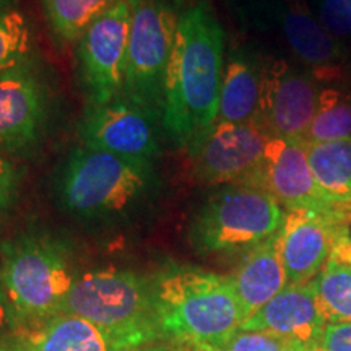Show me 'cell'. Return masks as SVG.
<instances>
[{"instance_id": "1", "label": "cell", "mask_w": 351, "mask_h": 351, "mask_svg": "<svg viewBox=\"0 0 351 351\" xmlns=\"http://www.w3.org/2000/svg\"><path fill=\"white\" fill-rule=\"evenodd\" d=\"M225 33L208 0L184 8L163 86L161 119L179 145L191 147L218 117Z\"/></svg>"}, {"instance_id": "2", "label": "cell", "mask_w": 351, "mask_h": 351, "mask_svg": "<svg viewBox=\"0 0 351 351\" xmlns=\"http://www.w3.org/2000/svg\"><path fill=\"white\" fill-rule=\"evenodd\" d=\"M156 317L165 340L221 351L244 324L231 276L174 267L153 278Z\"/></svg>"}, {"instance_id": "3", "label": "cell", "mask_w": 351, "mask_h": 351, "mask_svg": "<svg viewBox=\"0 0 351 351\" xmlns=\"http://www.w3.org/2000/svg\"><path fill=\"white\" fill-rule=\"evenodd\" d=\"M77 278L62 241L49 234H23L0 252V285L16 327L29 330L62 313Z\"/></svg>"}, {"instance_id": "4", "label": "cell", "mask_w": 351, "mask_h": 351, "mask_svg": "<svg viewBox=\"0 0 351 351\" xmlns=\"http://www.w3.org/2000/svg\"><path fill=\"white\" fill-rule=\"evenodd\" d=\"M152 161L82 147L60 173V199L70 213L101 218L124 213L152 191Z\"/></svg>"}, {"instance_id": "5", "label": "cell", "mask_w": 351, "mask_h": 351, "mask_svg": "<svg viewBox=\"0 0 351 351\" xmlns=\"http://www.w3.org/2000/svg\"><path fill=\"white\" fill-rule=\"evenodd\" d=\"M285 210L269 192L251 184H228L205 202L191 226L192 245L202 254L249 252L282 230Z\"/></svg>"}, {"instance_id": "6", "label": "cell", "mask_w": 351, "mask_h": 351, "mask_svg": "<svg viewBox=\"0 0 351 351\" xmlns=\"http://www.w3.org/2000/svg\"><path fill=\"white\" fill-rule=\"evenodd\" d=\"M60 314H75L138 345L165 340L156 317L153 280L134 271L106 269L77 278Z\"/></svg>"}, {"instance_id": "7", "label": "cell", "mask_w": 351, "mask_h": 351, "mask_svg": "<svg viewBox=\"0 0 351 351\" xmlns=\"http://www.w3.org/2000/svg\"><path fill=\"white\" fill-rule=\"evenodd\" d=\"M130 32L122 96L152 114L163 109L165 75L182 12L179 0H129Z\"/></svg>"}, {"instance_id": "8", "label": "cell", "mask_w": 351, "mask_h": 351, "mask_svg": "<svg viewBox=\"0 0 351 351\" xmlns=\"http://www.w3.org/2000/svg\"><path fill=\"white\" fill-rule=\"evenodd\" d=\"M51 104L46 73L33 56L0 70V153L26 156L34 152L46 132Z\"/></svg>"}, {"instance_id": "9", "label": "cell", "mask_w": 351, "mask_h": 351, "mask_svg": "<svg viewBox=\"0 0 351 351\" xmlns=\"http://www.w3.org/2000/svg\"><path fill=\"white\" fill-rule=\"evenodd\" d=\"M269 140L258 119L243 124L217 121L189 147L197 178L212 186L251 184Z\"/></svg>"}, {"instance_id": "10", "label": "cell", "mask_w": 351, "mask_h": 351, "mask_svg": "<svg viewBox=\"0 0 351 351\" xmlns=\"http://www.w3.org/2000/svg\"><path fill=\"white\" fill-rule=\"evenodd\" d=\"M130 2L119 0L77 43L78 72L90 104H106L124 91Z\"/></svg>"}, {"instance_id": "11", "label": "cell", "mask_w": 351, "mask_h": 351, "mask_svg": "<svg viewBox=\"0 0 351 351\" xmlns=\"http://www.w3.org/2000/svg\"><path fill=\"white\" fill-rule=\"evenodd\" d=\"M309 72L285 60H271L262 70L258 117L270 137L304 140L313 124L320 90Z\"/></svg>"}, {"instance_id": "12", "label": "cell", "mask_w": 351, "mask_h": 351, "mask_svg": "<svg viewBox=\"0 0 351 351\" xmlns=\"http://www.w3.org/2000/svg\"><path fill=\"white\" fill-rule=\"evenodd\" d=\"M153 116L125 96L106 104H90L80 127L83 145L132 160L152 161L160 153Z\"/></svg>"}, {"instance_id": "13", "label": "cell", "mask_w": 351, "mask_h": 351, "mask_svg": "<svg viewBox=\"0 0 351 351\" xmlns=\"http://www.w3.org/2000/svg\"><path fill=\"white\" fill-rule=\"evenodd\" d=\"M251 186L274 197L287 210H332L320 194L304 140L270 137L262 165Z\"/></svg>"}, {"instance_id": "14", "label": "cell", "mask_w": 351, "mask_h": 351, "mask_svg": "<svg viewBox=\"0 0 351 351\" xmlns=\"http://www.w3.org/2000/svg\"><path fill=\"white\" fill-rule=\"evenodd\" d=\"M337 210H288L278 231L280 254L288 285L311 283L330 258Z\"/></svg>"}, {"instance_id": "15", "label": "cell", "mask_w": 351, "mask_h": 351, "mask_svg": "<svg viewBox=\"0 0 351 351\" xmlns=\"http://www.w3.org/2000/svg\"><path fill=\"white\" fill-rule=\"evenodd\" d=\"M327 326L317 291L311 282L288 285L245 320L239 330L271 333L307 351L319 343Z\"/></svg>"}, {"instance_id": "16", "label": "cell", "mask_w": 351, "mask_h": 351, "mask_svg": "<svg viewBox=\"0 0 351 351\" xmlns=\"http://www.w3.org/2000/svg\"><path fill=\"white\" fill-rule=\"evenodd\" d=\"M280 21L291 51L315 80H341L346 65L341 44L324 28L306 0H282Z\"/></svg>"}, {"instance_id": "17", "label": "cell", "mask_w": 351, "mask_h": 351, "mask_svg": "<svg viewBox=\"0 0 351 351\" xmlns=\"http://www.w3.org/2000/svg\"><path fill=\"white\" fill-rule=\"evenodd\" d=\"M21 351H127L140 346L130 337L75 314H59L23 332Z\"/></svg>"}, {"instance_id": "18", "label": "cell", "mask_w": 351, "mask_h": 351, "mask_svg": "<svg viewBox=\"0 0 351 351\" xmlns=\"http://www.w3.org/2000/svg\"><path fill=\"white\" fill-rule=\"evenodd\" d=\"M244 322L288 287V276L280 254L278 232L274 238L245 252L231 275Z\"/></svg>"}, {"instance_id": "19", "label": "cell", "mask_w": 351, "mask_h": 351, "mask_svg": "<svg viewBox=\"0 0 351 351\" xmlns=\"http://www.w3.org/2000/svg\"><path fill=\"white\" fill-rule=\"evenodd\" d=\"M307 156L326 204L351 212V138L307 143Z\"/></svg>"}, {"instance_id": "20", "label": "cell", "mask_w": 351, "mask_h": 351, "mask_svg": "<svg viewBox=\"0 0 351 351\" xmlns=\"http://www.w3.org/2000/svg\"><path fill=\"white\" fill-rule=\"evenodd\" d=\"M262 72L244 59H231L223 72L218 99V122L256 121L261 109Z\"/></svg>"}, {"instance_id": "21", "label": "cell", "mask_w": 351, "mask_h": 351, "mask_svg": "<svg viewBox=\"0 0 351 351\" xmlns=\"http://www.w3.org/2000/svg\"><path fill=\"white\" fill-rule=\"evenodd\" d=\"M119 0H41L54 36L65 44L78 43L83 33Z\"/></svg>"}, {"instance_id": "22", "label": "cell", "mask_w": 351, "mask_h": 351, "mask_svg": "<svg viewBox=\"0 0 351 351\" xmlns=\"http://www.w3.org/2000/svg\"><path fill=\"white\" fill-rule=\"evenodd\" d=\"M351 138V93L337 86L320 90L317 111L306 135V143Z\"/></svg>"}, {"instance_id": "23", "label": "cell", "mask_w": 351, "mask_h": 351, "mask_svg": "<svg viewBox=\"0 0 351 351\" xmlns=\"http://www.w3.org/2000/svg\"><path fill=\"white\" fill-rule=\"evenodd\" d=\"M313 285L327 324L351 322V263L328 258Z\"/></svg>"}, {"instance_id": "24", "label": "cell", "mask_w": 351, "mask_h": 351, "mask_svg": "<svg viewBox=\"0 0 351 351\" xmlns=\"http://www.w3.org/2000/svg\"><path fill=\"white\" fill-rule=\"evenodd\" d=\"M33 33L21 0H0V70L32 56Z\"/></svg>"}, {"instance_id": "25", "label": "cell", "mask_w": 351, "mask_h": 351, "mask_svg": "<svg viewBox=\"0 0 351 351\" xmlns=\"http://www.w3.org/2000/svg\"><path fill=\"white\" fill-rule=\"evenodd\" d=\"M221 351H304L291 341L267 332L238 330Z\"/></svg>"}, {"instance_id": "26", "label": "cell", "mask_w": 351, "mask_h": 351, "mask_svg": "<svg viewBox=\"0 0 351 351\" xmlns=\"http://www.w3.org/2000/svg\"><path fill=\"white\" fill-rule=\"evenodd\" d=\"M317 19L335 39L351 38V0H317Z\"/></svg>"}, {"instance_id": "27", "label": "cell", "mask_w": 351, "mask_h": 351, "mask_svg": "<svg viewBox=\"0 0 351 351\" xmlns=\"http://www.w3.org/2000/svg\"><path fill=\"white\" fill-rule=\"evenodd\" d=\"M20 171L10 158L0 153V213H5L15 204L20 191Z\"/></svg>"}, {"instance_id": "28", "label": "cell", "mask_w": 351, "mask_h": 351, "mask_svg": "<svg viewBox=\"0 0 351 351\" xmlns=\"http://www.w3.org/2000/svg\"><path fill=\"white\" fill-rule=\"evenodd\" d=\"M307 351H351V322L328 324L319 343Z\"/></svg>"}, {"instance_id": "29", "label": "cell", "mask_w": 351, "mask_h": 351, "mask_svg": "<svg viewBox=\"0 0 351 351\" xmlns=\"http://www.w3.org/2000/svg\"><path fill=\"white\" fill-rule=\"evenodd\" d=\"M330 258L351 263V212H340L339 215Z\"/></svg>"}, {"instance_id": "30", "label": "cell", "mask_w": 351, "mask_h": 351, "mask_svg": "<svg viewBox=\"0 0 351 351\" xmlns=\"http://www.w3.org/2000/svg\"><path fill=\"white\" fill-rule=\"evenodd\" d=\"M12 328H16L15 315L12 313V307L8 304V300L3 293L2 285H0V335Z\"/></svg>"}, {"instance_id": "31", "label": "cell", "mask_w": 351, "mask_h": 351, "mask_svg": "<svg viewBox=\"0 0 351 351\" xmlns=\"http://www.w3.org/2000/svg\"><path fill=\"white\" fill-rule=\"evenodd\" d=\"M127 351H189V346L176 343L173 340H156L152 343H145Z\"/></svg>"}, {"instance_id": "32", "label": "cell", "mask_w": 351, "mask_h": 351, "mask_svg": "<svg viewBox=\"0 0 351 351\" xmlns=\"http://www.w3.org/2000/svg\"><path fill=\"white\" fill-rule=\"evenodd\" d=\"M0 351H21L19 345L16 346H8V345H2L0 343Z\"/></svg>"}, {"instance_id": "33", "label": "cell", "mask_w": 351, "mask_h": 351, "mask_svg": "<svg viewBox=\"0 0 351 351\" xmlns=\"http://www.w3.org/2000/svg\"><path fill=\"white\" fill-rule=\"evenodd\" d=\"M189 351H207V350H200V348H194V346H189Z\"/></svg>"}]
</instances>
